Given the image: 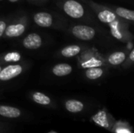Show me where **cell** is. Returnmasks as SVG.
I'll return each mask as SVG.
<instances>
[{
	"instance_id": "1",
	"label": "cell",
	"mask_w": 134,
	"mask_h": 133,
	"mask_svg": "<svg viewBox=\"0 0 134 133\" xmlns=\"http://www.w3.org/2000/svg\"><path fill=\"white\" fill-rule=\"evenodd\" d=\"M86 4L95 13L99 21L108 26L109 30L118 27H128L130 23L119 17L107 5L98 4L92 0H87Z\"/></svg>"
},
{
	"instance_id": "2",
	"label": "cell",
	"mask_w": 134,
	"mask_h": 133,
	"mask_svg": "<svg viewBox=\"0 0 134 133\" xmlns=\"http://www.w3.org/2000/svg\"><path fill=\"white\" fill-rule=\"evenodd\" d=\"M56 3L68 17L79 20L84 19L85 21L90 22L88 19L90 14L88 11L90 9L88 5L85 6L78 0H56Z\"/></svg>"
},
{
	"instance_id": "3",
	"label": "cell",
	"mask_w": 134,
	"mask_h": 133,
	"mask_svg": "<svg viewBox=\"0 0 134 133\" xmlns=\"http://www.w3.org/2000/svg\"><path fill=\"white\" fill-rule=\"evenodd\" d=\"M32 20L34 23L40 27L63 29L65 25V22L63 19L49 12H37L33 14Z\"/></svg>"
},
{
	"instance_id": "4",
	"label": "cell",
	"mask_w": 134,
	"mask_h": 133,
	"mask_svg": "<svg viewBox=\"0 0 134 133\" xmlns=\"http://www.w3.org/2000/svg\"><path fill=\"white\" fill-rule=\"evenodd\" d=\"M28 27V17L26 14L19 15L10 20L3 37L5 38H16L21 36Z\"/></svg>"
},
{
	"instance_id": "5",
	"label": "cell",
	"mask_w": 134,
	"mask_h": 133,
	"mask_svg": "<svg viewBox=\"0 0 134 133\" xmlns=\"http://www.w3.org/2000/svg\"><path fill=\"white\" fill-rule=\"evenodd\" d=\"M69 33L75 38L82 41H91L97 35V31L86 24H74L68 27Z\"/></svg>"
},
{
	"instance_id": "6",
	"label": "cell",
	"mask_w": 134,
	"mask_h": 133,
	"mask_svg": "<svg viewBox=\"0 0 134 133\" xmlns=\"http://www.w3.org/2000/svg\"><path fill=\"white\" fill-rule=\"evenodd\" d=\"M79 62L81 67L84 70L93 67H102L104 63H105L104 59L95 51H87L82 53L79 59Z\"/></svg>"
},
{
	"instance_id": "7",
	"label": "cell",
	"mask_w": 134,
	"mask_h": 133,
	"mask_svg": "<svg viewBox=\"0 0 134 133\" xmlns=\"http://www.w3.org/2000/svg\"><path fill=\"white\" fill-rule=\"evenodd\" d=\"M24 70L25 65L21 63L5 65L0 71V82H5L17 78L23 74Z\"/></svg>"
},
{
	"instance_id": "8",
	"label": "cell",
	"mask_w": 134,
	"mask_h": 133,
	"mask_svg": "<svg viewBox=\"0 0 134 133\" xmlns=\"http://www.w3.org/2000/svg\"><path fill=\"white\" fill-rule=\"evenodd\" d=\"M91 120L97 125L106 129L111 132L114 125L116 122V120L112 117V115L105 109L100 110L97 112L91 118Z\"/></svg>"
},
{
	"instance_id": "9",
	"label": "cell",
	"mask_w": 134,
	"mask_h": 133,
	"mask_svg": "<svg viewBox=\"0 0 134 133\" xmlns=\"http://www.w3.org/2000/svg\"><path fill=\"white\" fill-rule=\"evenodd\" d=\"M43 44V38L42 37L35 32H31L26 35L22 42L21 45L22 46L28 50H35L42 47Z\"/></svg>"
},
{
	"instance_id": "10",
	"label": "cell",
	"mask_w": 134,
	"mask_h": 133,
	"mask_svg": "<svg viewBox=\"0 0 134 133\" xmlns=\"http://www.w3.org/2000/svg\"><path fill=\"white\" fill-rule=\"evenodd\" d=\"M31 100L41 106L48 107H54L55 103L53 100L46 94L41 92H32L30 94Z\"/></svg>"
},
{
	"instance_id": "11",
	"label": "cell",
	"mask_w": 134,
	"mask_h": 133,
	"mask_svg": "<svg viewBox=\"0 0 134 133\" xmlns=\"http://www.w3.org/2000/svg\"><path fill=\"white\" fill-rule=\"evenodd\" d=\"M126 56L127 53L125 51H115L108 54L104 58V61L107 64L111 66H119L124 63Z\"/></svg>"
},
{
	"instance_id": "12",
	"label": "cell",
	"mask_w": 134,
	"mask_h": 133,
	"mask_svg": "<svg viewBox=\"0 0 134 133\" xmlns=\"http://www.w3.org/2000/svg\"><path fill=\"white\" fill-rule=\"evenodd\" d=\"M22 116V111L9 105H0V117L8 119H16Z\"/></svg>"
},
{
	"instance_id": "13",
	"label": "cell",
	"mask_w": 134,
	"mask_h": 133,
	"mask_svg": "<svg viewBox=\"0 0 134 133\" xmlns=\"http://www.w3.org/2000/svg\"><path fill=\"white\" fill-rule=\"evenodd\" d=\"M110 33L114 38L122 42H128L133 40V34L128 27H118L110 30Z\"/></svg>"
},
{
	"instance_id": "14",
	"label": "cell",
	"mask_w": 134,
	"mask_h": 133,
	"mask_svg": "<svg viewBox=\"0 0 134 133\" xmlns=\"http://www.w3.org/2000/svg\"><path fill=\"white\" fill-rule=\"evenodd\" d=\"M107 6L121 19L126 20L129 23L133 22L134 12L133 10L121 6H116V5H107Z\"/></svg>"
},
{
	"instance_id": "15",
	"label": "cell",
	"mask_w": 134,
	"mask_h": 133,
	"mask_svg": "<svg viewBox=\"0 0 134 133\" xmlns=\"http://www.w3.org/2000/svg\"><path fill=\"white\" fill-rule=\"evenodd\" d=\"M23 60V56L20 53L17 51H10L6 52L0 55V62L4 65L18 63H20Z\"/></svg>"
},
{
	"instance_id": "16",
	"label": "cell",
	"mask_w": 134,
	"mask_h": 133,
	"mask_svg": "<svg viewBox=\"0 0 134 133\" xmlns=\"http://www.w3.org/2000/svg\"><path fill=\"white\" fill-rule=\"evenodd\" d=\"M83 52V48L77 44L69 45L63 49H61L59 52V56L64 58H72L77 56L80 53Z\"/></svg>"
},
{
	"instance_id": "17",
	"label": "cell",
	"mask_w": 134,
	"mask_h": 133,
	"mask_svg": "<svg viewBox=\"0 0 134 133\" xmlns=\"http://www.w3.org/2000/svg\"><path fill=\"white\" fill-rule=\"evenodd\" d=\"M64 106L65 110L71 114H79L83 111L85 109V104L83 102L79 100L69 99L64 101Z\"/></svg>"
},
{
	"instance_id": "18",
	"label": "cell",
	"mask_w": 134,
	"mask_h": 133,
	"mask_svg": "<svg viewBox=\"0 0 134 133\" xmlns=\"http://www.w3.org/2000/svg\"><path fill=\"white\" fill-rule=\"evenodd\" d=\"M72 71H73L72 66L68 63H57L51 69L52 74L56 77H65L69 75Z\"/></svg>"
},
{
	"instance_id": "19",
	"label": "cell",
	"mask_w": 134,
	"mask_h": 133,
	"mask_svg": "<svg viewBox=\"0 0 134 133\" xmlns=\"http://www.w3.org/2000/svg\"><path fill=\"white\" fill-rule=\"evenodd\" d=\"M84 75L85 77L90 81L98 80L102 78L105 74V68L103 67H93L85 69Z\"/></svg>"
},
{
	"instance_id": "20",
	"label": "cell",
	"mask_w": 134,
	"mask_h": 133,
	"mask_svg": "<svg viewBox=\"0 0 134 133\" xmlns=\"http://www.w3.org/2000/svg\"><path fill=\"white\" fill-rule=\"evenodd\" d=\"M111 132L113 133H133V129L129 123L123 121H116Z\"/></svg>"
},
{
	"instance_id": "21",
	"label": "cell",
	"mask_w": 134,
	"mask_h": 133,
	"mask_svg": "<svg viewBox=\"0 0 134 133\" xmlns=\"http://www.w3.org/2000/svg\"><path fill=\"white\" fill-rule=\"evenodd\" d=\"M134 62V49H132L131 50H130L129 53H128V56H126L124 63H122L123 67L124 68H128L130 67H131L133 65Z\"/></svg>"
},
{
	"instance_id": "22",
	"label": "cell",
	"mask_w": 134,
	"mask_h": 133,
	"mask_svg": "<svg viewBox=\"0 0 134 133\" xmlns=\"http://www.w3.org/2000/svg\"><path fill=\"white\" fill-rule=\"evenodd\" d=\"M11 17H1L0 18V38L3 37V34L5 33V28L9 24V22L10 21Z\"/></svg>"
},
{
	"instance_id": "23",
	"label": "cell",
	"mask_w": 134,
	"mask_h": 133,
	"mask_svg": "<svg viewBox=\"0 0 134 133\" xmlns=\"http://www.w3.org/2000/svg\"><path fill=\"white\" fill-rule=\"evenodd\" d=\"M9 131V125L5 122L0 121V133H8Z\"/></svg>"
},
{
	"instance_id": "24",
	"label": "cell",
	"mask_w": 134,
	"mask_h": 133,
	"mask_svg": "<svg viewBox=\"0 0 134 133\" xmlns=\"http://www.w3.org/2000/svg\"><path fill=\"white\" fill-rule=\"evenodd\" d=\"M31 3H34V4H37V5H41V4H43L45 2H46L48 0H28Z\"/></svg>"
},
{
	"instance_id": "25",
	"label": "cell",
	"mask_w": 134,
	"mask_h": 133,
	"mask_svg": "<svg viewBox=\"0 0 134 133\" xmlns=\"http://www.w3.org/2000/svg\"><path fill=\"white\" fill-rule=\"evenodd\" d=\"M9 2H13V3H15V2H18L19 1H20V0H8Z\"/></svg>"
},
{
	"instance_id": "26",
	"label": "cell",
	"mask_w": 134,
	"mask_h": 133,
	"mask_svg": "<svg viewBox=\"0 0 134 133\" xmlns=\"http://www.w3.org/2000/svg\"><path fill=\"white\" fill-rule=\"evenodd\" d=\"M4 66H5V65H4L2 63H1V62H0V71H2V69L3 68V67H4Z\"/></svg>"
},
{
	"instance_id": "27",
	"label": "cell",
	"mask_w": 134,
	"mask_h": 133,
	"mask_svg": "<svg viewBox=\"0 0 134 133\" xmlns=\"http://www.w3.org/2000/svg\"><path fill=\"white\" fill-rule=\"evenodd\" d=\"M80 1H82V2H84V3H86V1H87V0H80Z\"/></svg>"
},
{
	"instance_id": "28",
	"label": "cell",
	"mask_w": 134,
	"mask_h": 133,
	"mask_svg": "<svg viewBox=\"0 0 134 133\" xmlns=\"http://www.w3.org/2000/svg\"><path fill=\"white\" fill-rule=\"evenodd\" d=\"M49 133H57L56 132H53V131H51V132H49Z\"/></svg>"
},
{
	"instance_id": "29",
	"label": "cell",
	"mask_w": 134,
	"mask_h": 133,
	"mask_svg": "<svg viewBox=\"0 0 134 133\" xmlns=\"http://www.w3.org/2000/svg\"><path fill=\"white\" fill-rule=\"evenodd\" d=\"M1 1H2V0H0V2H1Z\"/></svg>"
}]
</instances>
